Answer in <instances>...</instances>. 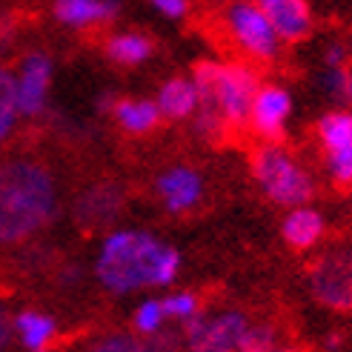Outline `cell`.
<instances>
[{
    "label": "cell",
    "instance_id": "1",
    "mask_svg": "<svg viewBox=\"0 0 352 352\" xmlns=\"http://www.w3.org/2000/svg\"><path fill=\"white\" fill-rule=\"evenodd\" d=\"M181 272V255L149 232L118 230L107 235L95 275L109 292L126 295L144 287H169Z\"/></svg>",
    "mask_w": 352,
    "mask_h": 352
},
{
    "label": "cell",
    "instance_id": "2",
    "mask_svg": "<svg viewBox=\"0 0 352 352\" xmlns=\"http://www.w3.org/2000/svg\"><path fill=\"white\" fill-rule=\"evenodd\" d=\"M58 186L49 166L34 157L0 164V246H14L55 218Z\"/></svg>",
    "mask_w": 352,
    "mask_h": 352
},
{
    "label": "cell",
    "instance_id": "3",
    "mask_svg": "<svg viewBox=\"0 0 352 352\" xmlns=\"http://www.w3.org/2000/svg\"><path fill=\"white\" fill-rule=\"evenodd\" d=\"M195 129L204 138H218L226 126L250 123V109L258 95L255 69L243 63H198L195 66Z\"/></svg>",
    "mask_w": 352,
    "mask_h": 352
},
{
    "label": "cell",
    "instance_id": "4",
    "mask_svg": "<svg viewBox=\"0 0 352 352\" xmlns=\"http://www.w3.org/2000/svg\"><path fill=\"white\" fill-rule=\"evenodd\" d=\"M252 175L263 195L278 206H304L315 192L309 172L278 144H263L252 155Z\"/></svg>",
    "mask_w": 352,
    "mask_h": 352
},
{
    "label": "cell",
    "instance_id": "5",
    "mask_svg": "<svg viewBox=\"0 0 352 352\" xmlns=\"http://www.w3.org/2000/svg\"><path fill=\"white\" fill-rule=\"evenodd\" d=\"M223 23L230 38L238 43V49H243L250 58L255 60H272L280 49V38L272 29V23L267 21V14L261 12L258 3L250 0H235L230 3L223 14Z\"/></svg>",
    "mask_w": 352,
    "mask_h": 352
},
{
    "label": "cell",
    "instance_id": "6",
    "mask_svg": "<svg viewBox=\"0 0 352 352\" xmlns=\"http://www.w3.org/2000/svg\"><path fill=\"white\" fill-rule=\"evenodd\" d=\"M184 341L189 352H238L250 318L243 312L226 309L218 315H195L184 324Z\"/></svg>",
    "mask_w": 352,
    "mask_h": 352
},
{
    "label": "cell",
    "instance_id": "7",
    "mask_svg": "<svg viewBox=\"0 0 352 352\" xmlns=\"http://www.w3.org/2000/svg\"><path fill=\"white\" fill-rule=\"evenodd\" d=\"M309 292L329 309H352V250H332L309 270Z\"/></svg>",
    "mask_w": 352,
    "mask_h": 352
},
{
    "label": "cell",
    "instance_id": "8",
    "mask_svg": "<svg viewBox=\"0 0 352 352\" xmlns=\"http://www.w3.org/2000/svg\"><path fill=\"white\" fill-rule=\"evenodd\" d=\"M123 204H126V192H123L120 184L112 181L92 184L75 201V221L83 230H107L120 218Z\"/></svg>",
    "mask_w": 352,
    "mask_h": 352
},
{
    "label": "cell",
    "instance_id": "9",
    "mask_svg": "<svg viewBox=\"0 0 352 352\" xmlns=\"http://www.w3.org/2000/svg\"><path fill=\"white\" fill-rule=\"evenodd\" d=\"M17 83V109L21 115H41L46 107L49 83H52V60L43 52H29L21 63V75L14 78Z\"/></svg>",
    "mask_w": 352,
    "mask_h": 352
},
{
    "label": "cell",
    "instance_id": "10",
    "mask_svg": "<svg viewBox=\"0 0 352 352\" xmlns=\"http://www.w3.org/2000/svg\"><path fill=\"white\" fill-rule=\"evenodd\" d=\"M289 112H292V98L287 89H280V86H261L250 109V126L263 140H278L284 135Z\"/></svg>",
    "mask_w": 352,
    "mask_h": 352
},
{
    "label": "cell",
    "instance_id": "11",
    "mask_svg": "<svg viewBox=\"0 0 352 352\" xmlns=\"http://www.w3.org/2000/svg\"><path fill=\"white\" fill-rule=\"evenodd\" d=\"M157 195L169 212H189L204 195V181L192 166H172L157 178Z\"/></svg>",
    "mask_w": 352,
    "mask_h": 352
},
{
    "label": "cell",
    "instance_id": "12",
    "mask_svg": "<svg viewBox=\"0 0 352 352\" xmlns=\"http://www.w3.org/2000/svg\"><path fill=\"white\" fill-rule=\"evenodd\" d=\"M258 6L280 41H301L312 29V12L307 0H258Z\"/></svg>",
    "mask_w": 352,
    "mask_h": 352
},
{
    "label": "cell",
    "instance_id": "13",
    "mask_svg": "<svg viewBox=\"0 0 352 352\" xmlns=\"http://www.w3.org/2000/svg\"><path fill=\"white\" fill-rule=\"evenodd\" d=\"M280 235L292 250H309L324 235V218L312 206H292V212L280 223Z\"/></svg>",
    "mask_w": 352,
    "mask_h": 352
},
{
    "label": "cell",
    "instance_id": "14",
    "mask_svg": "<svg viewBox=\"0 0 352 352\" xmlns=\"http://www.w3.org/2000/svg\"><path fill=\"white\" fill-rule=\"evenodd\" d=\"M118 14V0H55V17L66 26H95Z\"/></svg>",
    "mask_w": 352,
    "mask_h": 352
},
{
    "label": "cell",
    "instance_id": "15",
    "mask_svg": "<svg viewBox=\"0 0 352 352\" xmlns=\"http://www.w3.org/2000/svg\"><path fill=\"white\" fill-rule=\"evenodd\" d=\"M157 109H161V118L169 120H184L189 115H195L198 109V89H195V80H186V78H172L161 86L157 92Z\"/></svg>",
    "mask_w": 352,
    "mask_h": 352
},
{
    "label": "cell",
    "instance_id": "16",
    "mask_svg": "<svg viewBox=\"0 0 352 352\" xmlns=\"http://www.w3.org/2000/svg\"><path fill=\"white\" fill-rule=\"evenodd\" d=\"M112 115L118 126L129 135H149L161 123V109L155 100H115Z\"/></svg>",
    "mask_w": 352,
    "mask_h": 352
},
{
    "label": "cell",
    "instance_id": "17",
    "mask_svg": "<svg viewBox=\"0 0 352 352\" xmlns=\"http://www.w3.org/2000/svg\"><path fill=\"white\" fill-rule=\"evenodd\" d=\"M14 336L21 338V344L26 349L43 352V349H49L52 338H55V321L38 309H26L14 318Z\"/></svg>",
    "mask_w": 352,
    "mask_h": 352
},
{
    "label": "cell",
    "instance_id": "18",
    "mask_svg": "<svg viewBox=\"0 0 352 352\" xmlns=\"http://www.w3.org/2000/svg\"><path fill=\"white\" fill-rule=\"evenodd\" d=\"M155 52L152 41L146 34H138V32H120V34H112L107 41V55L109 60L120 63V66H138L144 63L149 55Z\"/></svg>",
    "mask_w": 352,
    "mask_h": 352
},
{
    "label": "cell",
    "instance_id": "19",
    "mask_svg": "<svg viewBox=\"0 0 352 352\" xmlns=\"http://www.w3.org/2000/svg\"><path fill=\"white\" fill-rule=\"evenodd\" d=\"M318 140L324 144L327 152L352 144V112H349V109L327 112V115L318 120Z\"/></svg>",
    "mask_w": 352,
    "mask_h": 352
},
{
    "label": "cell",
    "instance_id": "20",
    "mask_svg": "<svg viewBox=\"0 0 352 352\" xmlns=\"http://www.w3.org/2000/svg\"><path fill=\"white\" fill-rule=\"evenodd\" d=\"M238 352H295L270 324H250Z\"/></svg>",
    "mask_w": 352,
    "mask_h": 352
},
{
    "label": "cell",
    "instance_id": "21",
    "mask_svg": "<svg viewBox=\"0 0 352 352\" xmlns=\"http://www.w3.org/2000/svg\"><path fill=\"white\" fill-rule=\"evenodd\" d=\"M321 89L327 92L329 100L341 103V107H352V66H324L321 72Z\"/></svg>",
    "mask_w": 352,
    "mask_h": 352
},
{
    "label": "cell",
    "instance_id": "22",
    "mask_svg": "<svg viewBox=\"0 0 352 352\" xmlns=\"http://www.w3.org/2000/svg\"><path fill=\"white\" fill-rule=\"evenodd\" d=\"M17 83L14 75H9L6 69H0V140H6L9 132L14 129L17 123Z\"/></svg>",
    "mask_w": 352,
    "mask_h": 352
},
{
    "label": "cell",
    "instance_id": "23",
    "mask_svg": "<svg viewBox=\"0 0 352 352\" xmlns=\"http://www.w3.org/2000/svg\"><path fill=\"white\" fill-rule=\"evenodd\" d=\"M164 312H166V321H192L195 315H201V301L192 292H172L166 298H161Z\"/></svg>",
    "mask_w": 352,
    "mask_h": 352
},
{
    "label": "cell",
    "instance_id": "24",
    "mask_svg": "<svg viewBox=\"0 0 352 352\" xmlns=\"http://www.w3.org/2000/svg\"><path fill=\"white\" fill-rule=\"evenodd\" d=\"M138 336H152V332L164 329L166 327V312H164V304L155 301V298H149V301H144L138 309H135V318H132Z\"/></svg>",
    "mask_w": 352,
    "mask_h": 352
},
{
    "label": "cell",
    "instance_id": "25",
    "mask_svg": "<svg viewBox=\"0 0 352 352\" xmlns=\"http://www.w3.org/2000/svg\"><path fill=\"white\" fill-rule=\"evenodd\" d=\"M86 352H144V341L129 332H109V336L92 341Z\"/></svg>",
    "mask_w": 352,
    "mask_h": 352
},
{
    "label": "cell",
    "instance_id": "26",
    "mask_svg": "<svg viewBox=\"0 0 352 352\" xmlns=\"http://www.w3.org/2000/svg\"><path fill=\"white\" fill-rule=\"evenodd\" d=\"M327 169L338 184L349 186L352 184V144L327 152Z\"/></svg>",
    "mask_w": 352,
    "mask_h": 352
},
{
    "label": "cell",
    "instance_id": "27",
    "mask_svg": "<svg viewBox=\"0 0 352 352\" xmlns=\"http://www.w3.org/2000/svg\"><path fill=\"white\" fill-rule=\"evenodd\" d=\"M144 352H181V336L164 327L152 336H144Z\"/></svg>",
    "mask_w": 352,
    "mask_h": 352
},
{
    "label": "cell",
    "instance_id": "28",
    "mask_svg": "<svg viewBox=\"0 0 352 352\" xmlns=\"http://www.w3.org/2000/svg\"><path fill=\"white\" fill-rule=\"evenodd\" d=\"M149 3L161 12V14H166V17H184L186 12H189V0H149Z\"/></svg>",
    "mask_w": 352,
    "mask_h": 352
},
{
    "label": "cell",
    "instance_id": "29",
    "mask_svg": "<svg viewBox=\"0 0 352 352\" xmlns=\"http://www.w3.org/2000/svg\"><path fill=\"white\" fill-rule=\"evenodd\" d=\"M349 46L346 43H329L324 52V66H344L349 63Z\"/></svg>",
    "mask_w": 352,
    "mask_h": 352
},
{
    "label": "cell",
    "instance_id": "30",
    "mask_svg": "<svg viewBox=\"0 0 352 352\" xmlns=\"http://www.w3.org/2000/svg\"><path fill=\"white\" fill-rule=\"evenodd\" d=\"M12 336H14V318L9 315V309L0 304V352H6V349H9Z\"/></svg>",
    "mask_w": 352,
    "mask_h": 352
},
{
    "label": "cell",
    "instance_id": "31",
    "mask_svg": "<svg viewBox=\"0 0 352 352\" xmlns=\"http://www.w3.org/2000/svg\"><path fill=\"white\" fill-rule=\"evenodd\" d=\"M346 46H349V55H352V38H349V43H346Z\"/></svg>",
    "mask_w": 352,
    "mask_h": 352
},
{
    "label": "cell",
    "instance_id": "32",
    "mask_svg": "<svg viewBox=\"0 0 352 352\" xmlns=\"http://www.w3.org/2000/svg\"><path fill=\"white\" fill-rule=\"evenodd\" d=\"M43 352H46V349H43Z\"/></svg>",
    "mask_w": 352,
    "mask_h": 352
}]
</instances>
